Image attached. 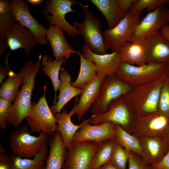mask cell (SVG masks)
I'll list each match as a JSON object with an SVG mask.
<instances>
[{"label":"cell","instance_id":"6da1fadb","mask_svg":"<svg viewBox=\"0 0 169 169\" xmlns=\"http://www.w3.org/2000/svg\"><path fill=\"white\" fill-rule=\"evenodd\" d=\"M42 56L39 55L38 61L34 63L29 60L20 70L23 76L22 86L18 91L7 119V123L16 129L25 119L31 106L32 93L34 87L36 76L39 70Z\"/></svg>","mask_w":169,"mask_h":169},{"label":"cell","instance_id":"7a4b0ae2","mask_svg":"<svg viewBox=\"0 0 169 169\" xmlns=\"http://www.w3.org/2000/svg\"><path fill=\"white\" fill-rule=\"evenodd\" d=\"M38 45L35 34L15 19L12 12L0 16V54L9 49L10 51L23 49L28 57Z\"/></svg>","mask_w":169,"mask_h":169},{"label":"cell","instance_id":"3957f363","mask_svg":"<svg viewBox=\"0 0 169 169\" xmlns=\"http://www.w3.org/2000/svg\"><path fill=\"white\" fill-rule=\"evenodd\" d=\"M164 78L132 86L127 94L136 118L158 111L161 89Z\"/></svg>","mask_w":169,"mask_h":169},{"label":"cell","instance_id":"277c9868","mask_svg":"<svg viewBox=\"0 0 169 169\" xmlns=\"http://www.w3.org/2000/svg\"><path fill=\"white\" fill-rule=\"evenodd\" d=\"M167 64L148 63L136 66L122 63L115 75L120 80L134 86L163 78L167 75Z\"/></svg>","mask_w":169,"mask_h":169},{"label":"cell","instance_id":"5b68a950","mask_svg":"<svg viewBox=\"0 0 169 169\" xmlns=\"http://www.w3.org/2000/svg\"><path fill=\"white\" fill-rule=\"evenodd\" d=\"M89 123L98 125L109 122L119 125L128 132L132 134L136 117L127 95L112 102L107 110L100 114H93Z\"/></svg>","mask_w":169,"mask_h":169},{"label":"cell","instance_id":"8992f818","mask_svg":"<svg viewBox=\"0 0 169 169\" xmlns=\"http://www.w3.org/2000/svg\"><path fill=\"white\" fill-rule=\"evenodd\" d=\"M28 126L16 129L10 137V146L13 155L23 158L33 159L47 144L49 135L40 132L37 136L31 135Z\"/></svg>","mask_w":169,"mask_h":169},{"label":"cell","instance_id":"52a82bcc","mask_svg":"<svg viewBox=\"0 0 169 169\" xmlns=\"http://www.w3.org/2000/svg\"><path fill=\"white\" fill-rule=\"evenodd\" d=\"M141 13L129 11L115 27L103 32L106 50L110 49L113 52L127 42H131L135 28L141 19L140 18Z\"/></svg>","mask_w":169,"mask_h":169},{"label":"cell","instance_id":"ba28073f","mask_svg":"<svg viewBox=\"0 0 169 169\" xmlns=\"http://www.w3.org/2000/svg\"><path fill=\"white\" fill-rule=\"evenodd\" d=\"M46 89L45 85L43 96L37 103L32 102L30 110L25 119L32 132H44L52 136L56 131L57 119L48 105Z\"/></svg>","mask_w":169,"mask_h":169},{"label":"cell","instance_id":"9c48e42d","mask_svg":"<svg viewBox=\"0 0 169 169\" xmlns=\"http://www.w3.org/2000/svg\"><path fill=\"white\" fill-rule=\"evenodd\" d=\"M84 14V19L82 22H74L73 26L79 31L84 39V45L92 52L98 54L107 53L103 33L101 28L100 21L93 16L89 11L88 6L80 3Z\"/></svg>","mask_w":169,"mask_h":169},{"label":"cell","instance_id":"30bf717a","mask_svg":"<svg viewBox=\"0 0 169 169\" xmlns=\"http://www.w3.org/2000/svg\"><path fill=\"white\" fill-rule=\"evenodd\" d=\"M132 86L118 79L115 74L105 78L101 85L98 98L91 108L93 114L105 112L109 105L128 94Z\"/></svg>","mask_w":169,"mask_h":169},{"label":"cell","instance_id":"8fae6325","mask_svg":"<svg viewBox=\"0 0 169 169\" xmlns=\"http://www.w3.org/2000/svg\"><path fill=\"white\" fill-rule=\"evenodd\" d=\"M79 4L74 0H51L45 2L43 14L46 17L49 25L57 26L66 32L71 37L80 34L78 30L70 24L66 20L65 16L69 13H77L72 7Z\"/></svg>","mask_w":169,"mask_h":169},{"label":"cell","instance_id":"7c38bea8","mask_svg":"<svg viewBox=\"0 0 169 169\" xmlns=\"http://www.w3.org/2000/svg\"><path fill=\"white\" fill-rule=\"evenodd\" d=\"M169 23V9L161 6L149 12L136 26L131 42L143 43Z\"/></svg>","mask_w":169,"mask_h":169},{"label":"cell","instance_id":"4fadbf2b","mask_svg":"<svg viewBox=\"0 0 169 169\" xmlns=\"http://www.w3.org/2000/svg\"><path fill=\"white\" fill-rule=\"evenodd\" d=\"M99 143L72 141L67 149L63 169H92V160Z\"/></svg>","mask_w":169,"mask_h":169},{"label":"cell","instance_id":"5bb4252c","mask_svg":"<svg viewBox=\"0 0 169 169\" xmlns=\"http://www.w3.org/2000/svg\"><path fill=\"white\" fill-rule=\"evenodd\" d=\"M10 2L11 11L15 19L35 34L38 45L48 44L46 29L44 25L39 24L32 15L28 5L23 0H11Z\"/></svg>","mask_w":169,"mask_h":169},{"label":"cell","instance_id":"9a60e30c","mask_svg":"<svg viewBox=\"0 0 169 169\" xmlns=\"http://www.w3.org/2000/svg\"><path fill=\"white\" fill-rule=\"evenodd\" d=\"M169 123V118L158 111L136 118L132 133L138 138L161 136Z\"/></svg>","mask_w":169,"mask_h":169},{"label":"cell","instance_id":"2e32d148","mask_svg":"<svg viewBox=\"0 0 169 169\" xmlns=\"http://www.w3.org/2000/svg\"><path fill=\"white\" fill-rule=\"evenodd\" d=\"M82 50L84 56L95 64L98 76L106 77L115 74L122 63L118 49L110 54H98L92 52L84 44Z\"/></svg>","mask_w":169,"mask_h":169},{"label":"cell","instance_id":"e0dca14e","mask_svg":"<svg viewBox=\"0 0 169 169\" xmlns=\"http://www.w3.org/2000/svg\"><path fill=\"white\" fill-rule=\"evenodd\" d=\"M115 124L109 122L94 125L87 123L77 131L73 141H90L100 142L106 140L115 139Z\"/></svg>","mask_w":169,"mask_h":169},{"label":"cell","instance_id":"ac0fdd59","mask_svg":"<svg viewBox=\"0 0 169 169\" xmlns=\"http://www.w3.org/2000/svg\"><path fill=\"white\" fill-rule=\"evenodd\" d=\"M105 78L97 75L94 79L82 88L79 99L70 111L73 115H76L78 120L82 118L96 100L101 85Z\"/></svg>","mask_w":169,"mask_h":169},{"label":"cell","instance_id":"d6986e66","mask_svg":"<svg viewBox=\"0 0 169 169\" xmlns=\"http://www.w3.org/2000/svg\"><path fill=\"white\" fill-rule=\"evenodd\" d=\"M148 63H169V41L159 31L143 43Z\"/></svg>","mask_w":169,"mask_h":169},{"label":"cell","instance_id":"ffe728a7","mask_svg":"<svg viewBox=\"0 0 169 169\" xmlns=\"http://www.w3.org/2000/svg\"><path fill=\"white\" fill-rule=\"evenodd\" d=\"M139 139L145 155L144 161L150 165L160 161L169 150V141L161 136H143Z\"/></svg>","mask_w":169,"mask_h":169},{"label":"cell","instance_id":"44dd1931","mask_svg":"<svg viewBox=\"0 0 169 169\" xmlns=\"http://www.w3.org/2000/svg\"><path fill=\"white\" fill-rule=\"evenodd\" d=\"M46 36L55 59L60 60L69 59L72 54H78L79 51L74 50L66 40L63 30L53 25L46 29Z\"/></svg>","mask_w":169,"mask_h":169},{"label":"cell","instance_id":"7402d4cb","mask_svg":"<svg viewBox=\"0 0 169 169\" xmlns=\"http://www.w3.org/2000/svg\"><path fill=\"white\" fill-rule=\"evenodd\" d=\"M61 83L59 90V93L56 104L50 108L54 115L60 112L64 106L72 99L79 95L82 91L81 88H76L71 84V78L69 72L62 69L60 73Z\"/></svg>","mask_w":169,"mask_h":169},{"label":"cell","instance_id":"603a6c76","mask_svg":"<svg viewBox=\"0 0 169 169\" xmlns=\"http://www.w3.org/2000/svg\"><path fill=\"white\" fill-rule=\"evenodd\" d=\"M48 144L49 149L45 169H62L65 161L67 149L59 131H56L49 138Z\"/></svg>","mask_w":169,"mask_h":169},{"label":"cell","instance_id":"cb8c5ba5","mask_svg":"<svg viewBox=\"0 0 169 169\" xmlns=\"http://www.w3.org/2000/svg\"><path fill=\"white\" fill-rule=\"evenodd\" d=\"M73 115L70 111L68 113L64 110L56 115L57 128L56 131H59L66 149H67L73 141L74 135L79 130L84 124L89 122L90 119L85 120L81 124L76 125L72 122L71 118Z\"/></svg>","mask_w":169,"mask_h":169},{"label":"cell","instance_id":"d4e9b609","mask_svg":"<svg viewBox=\"0 0 169 169\" xmlns=\"http://www.w3.org/2000/svg\"><path fill=\"white\" fill-rule=\"evenodd\" d=\"M103 15L108 24L107 29L115 27L126 13L120 8L117 0H90Z\"/></svg>","mask_w":169,"mask_h":169},{"label":"cell","instance_id":"484cf974","mask_svg":"<svg viewBox=\"0 0 169 169\" xmlns=\"http://www.w3.org/2000/svg\"><path fill=\"white\" fill-rule=\"evenodd\" d=\"M118 50L122 63L141 66L147 63L144 43L128 42Z\"/></svg>","mask_w":169,"mask_h":169},{"label":"cell","instance_id":"4316f807","mask_svg":"<svg viewBox=\"0 0 169 169\" xmlns=\"http://www.w3.org/2000/svg\"><path fill=\"white\" fill-rule=\"evenodd\" d=\"M115 130L116 142L126 150L135 153L144 161L145 155L139 138L117 124Z\"/></svg>","mask_w":169,"mask_h":169},{"label":"cell","instance_id":"83f0119b","mask_svg":"<svg viewBox=\"0 0 169 169\" xmlns=\"http://www.w3.org/2000/svg\"><path fill=\"white\" fill-rule=\"evenodd\" d=\"M64 61V59L60 60L55 59L53 60L52 58L47 55H43L41 59L42 64L44 66L42 71L51 79L54 90L53 105L57 102L56 93L61 83L59 71L61 69V67Z\"/></svg>","mask_w":169,"mask_h":169},{"label":"cell","instance_id":"f1b7e54d","mask_svg":"<svg viewBox=\"0 0 169 169\" xmlns=\"http://www.w3.org/2000/svg\"><path fill=\"white\" fill-rule=\"evenodd\" d=\"M48 144L33 159L23 158L12 155L10 157L13 169H45V162L49 152Z\"/></svg>","mask_w":169,"mask_h":169},{"label":"cell","instance_id":"f546056e","mask_svg":"<svg viewBox=\"0 0 169 169\" xmlns=\"http://www.w3.org/2000/svg\"><path fill=\"white\" fill-rule=\"evenodd\" d=\"M8 76L2 84L0 97L12 102L14 101L18 92L19 86L23 83V76L20 70L18 73L15 74L10 69Z\"/></svg>","mask_w":169,"mask_h":169},{"label":"cell","instance_id":"4dcf8cb0","mask_svg":"<svg viewBox=\"0 0 169 169\" xmlns=\"http://www.w3.org/2000/svg\"><path fill=\"white\" fill-rule=\"evenodd\" d=\"M80 67L79 74L76 79L71 82L74 87L82 89L85 85L94 79L97 76L96 68L94 63L85 58L79 52Z\"/></svg>","mask_w":169,"mask_h":169},{"label":"cell","instance_id":"1f68e13d","mask_svg":"<svg viewBox=\"0 0 169 169\" xmlns=\"http://www.w3.org/2000/svg\"><path fill=\"white\" fill-rule=\"evenodd\" d=\"M116 143L115 139L106 140L99 143L92 160V169H99L109 162Z\"/></svg>","mask_w":169,"mask_h":169},{"label":"cell","instance_id":"d6a6232c","mask_svg":"<svg viewBox=\"0 0 169 169\" xmlns=\"http://www.w3.org/2000/svg\"><path fill=\"white\" fill-rule=\"evenodd\" d=\"M129 151L116 142L109 162L118 169H126Z\"/></svg>","mask_w":169,"mask_h":169},{"label":"cell","instance_id":"836d02e7","mask_svg":"<svg viewBox=\"0 0 169 169\" xmlns=\"http://www.w3.org/2000/svg\"><path fill=\"white\" fill-rule=\"evenodd\" d=\"M158 111L169 118V76L167 75L164 78L162 83Z\"/></svg>","mask_w":169,"mask_h":169},{"label":"cell","instance_id":"e575fe53","mask_svg":"<svg viewBox=\"0 0 169 169\" xmlns=\"http://www.w3.org/2000/svg\"><path fill=\"white\" fill-rule=\"evenodd\" d=\"M169 3V0H136L131 6L130 11L136 13L146 9L149 13L159 7Z\"/></svg>","mask_w":169,"mask_h":169},{"label":"cell","instance_id":"d590c367","mask_svg":"<svg viewBox=\"0 0 169 169\" xmlns=\"http://www.w3.org/2000/svg\"><path fill=\"white\" fill-rule=\"evenodd\" d=\"M128 169H151L150 165L135 153L129 151Z\"/></svg>","mask_w":169,"mask_h":169},{"label":"cell","instance_id":"8d00e7d4","mask_svg":"<svg viewBox=\"0 0 169 169\" xmlns=\"http://www.w3.org/2000/svg\"><path fill=\"white\" fill-rule=\"evenodd\" d=\"M12 102L10 100L0 98V126L4 130L6 128L7 117L13 105Z\"/></svg>","mask_w":169,"mask_h":169},{"label":"cell","instance_id":"74e56055","mask_svg":"<svg viewBox=\"0 0 169 169\" xmlns=\"http://www.w3.org/2000/svg\"><path fill=\"white\" fill-rule=\"evenodd\" d=\"M150 167L151 169H169V150L160 161Z\"/></svg>","mask_w":169,"mask_h":169},{"label":"cell","instance_id":"f35d334b","mask_svg":"<svg viewBox=\"0 0 169 169\" xmlns=\"http://www.w3.org/2000/svg\"><path fill=\"white\" fill-rule=\"evenodd\" d=\"M0 169H13L10 156L5 153H0Z\"/></svg>","mask_w":169,"mask_h":169},{"label":"cell","instance_id":"ab89813d","mask_svg":"<svg viewBox=\"0 0 169 169\" xmlns=\"http://www.w3.org/2000/svg\"><path fill=\"white\" fill-rule=\"evenodd\" d=\"M11 11L10 1L0 0V16H5Z\"/></svg>","mask_w":169,"mask_h":169},{"label":"cell","instance_id":"60d3db41","mask_svg":"<svg viewBox=\"0 0 169 169\" xmlns=\"http://www.w3.org/2000/svg\"><path fill=\"white\" fill-rule=\"evenodd\" d=\"M118 4L122 10L125 13L130 9L136 0H117Z\"/></svg>","mask_w":169,"mask_h":169},{"label":"cell","instance_id":"b9f144b4","mask_svg":"<svg viewBox=\"0 0 169 169\" xmlns=\"http://www.w3.org/2000/svg\"><path fill=\"white\" fill-rule=\"evenodd\" d=\"M8 58L6 59V63L7 66L1 65L0 67V84L3 82V80L7 76H8L10 69L8 66L7 61Z\"/></svg>","mask_w":169,"mask_h":169},{"label":"cell","instance_id":"7bdbcfd3","mask_svg":"<svg viewBox=\"0 0 169 169\" xmlns=\"http://www.w3.org/2000/svg\"><path fill=\"white\" fill-rule=\"evenodd\" d=\"M161 33L169 41V25H168L160 30Z\"/></svg>","mask_w":169,"mask_h":169},{"label":"cell","instance_id":"ee69618b","mask_svg":"<svg viewBox=\"0 0 169 169\" xmlns=\"http://www.w3.org/2000/svg\"><path fill=\"white\" fill-rule=\"evenodd\" d=\"M161 136L169 141V123Z\"/></svg>","mask_w":169,"mask_h":169},{"label":"cell","instance_id":"f6af8a7d","mask_svg":"<svg viewBox=\"0 0 169 169\" xmlns=\"http://www.w3.org/2000/svg\"><path fill=\"white\" fill-rule=\"evenodd\" d=\"M99 169H118L111 164L110 162L105 164Z\"/></svg>","mask_w":169,"mask_h":169},{"label":"cell","instance_id":"bcb514c9","mask_svg":"<svg viewBox=\"0 0 169 169\" xmlns=\"http://www.w3.org/2000/svg\"><path fill=\"white\" fill-rule=\"evenodd\" d=\"M27 1L30 4L33 5H37L41 4L44 1L42 0H28Z\"/></svg>","mask_w":169,"mask_h":169},{"label":"cell","instance_id":"7dc6e473","mask_svg":"<svg viewBox=\"0 0 169 169\" xmlns=\"http://www.w3.org/2000/svg\"><path fill=\"white\" fill-rule=\"evenodd\" d=\"M167 75L169 76V63L167 64Z\"/></svg>","mask_w":169,"mask_h":169}]
</instances>
